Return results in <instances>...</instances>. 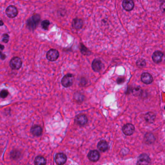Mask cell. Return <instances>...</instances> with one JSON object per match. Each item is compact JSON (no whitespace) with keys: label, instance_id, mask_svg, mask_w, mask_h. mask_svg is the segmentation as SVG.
<instances>
[{"label":"cell","instance_id":"obj_1","mask_svg":"<svg viewBox=\"0 0 165 165\" xmlns=\"http://www.w3.org/2000/svg\"><path fill=\"white\" fill-rule=\"evenodd\" d=\"M40 20V15L38 14H35L31 18H29L27 20V27L30 30H35L39 23Z\"/></svg>","mask_w":165,"mask_h":165},{"label":"cell","instance_id":"obj_2","mask_svg":"<svg viewBox=\"0 0 165 165\" xmlns=\"http://www.w3.org/2000/svg\"><path fill=\"white\" fill-rule=\"evenodd\" d=\"M74 80V76L72 74H68L62 78V84L65 88L70 87L72 85Z\"/></svg>","mask_w":165,"mask_h":165},{"label":"cell","instance_id":"obj_3","mask_svg":"<svg viewBox=\"0 0 165 165\" xmlns=\"http://www.w3.org/2000/svg\"><path fill=\"white\" fill-rule=\"evenodd\" d=\"M22 65V62L21 59L18 57H14L10 62V66L12 69L18 70L21 68Z\"/></svg>","mask_w":165,"mask_h":165},{"label":"cell","instance_id":"obj_4","mask_svg":"<svg viewBox=\"0 0 165 165\" xmlns=\"http://www.w3.org/2000/svg\"><path fill=\"white\" fill-rule=\"evenodd\" d=\"M59 56V53L58 51L55 49H51L48 50L46 55L47 59L51 62L55 61L58 58Z\"/></svg>","mask_w":165,"mask_h":165},{"label":"cell","instance_id":"obj_5","mask_svg":"<svg viewBox=\"0 0 165 165\" xmlns=\"http://www.w3.org/2000/svg\"><path fill=\"white\" fill-rule=\"evenodd\" d=\"M67 156L65 153H60L56 155L55 156V161L58 165H63L66 163Z\"/></svg>","mask_w":165,"mask_h":165},{"label":"cell","instance_id":"obj_6","mask_svg":"<svg viewBox=\"0 0 165 165\" xmlns=\"http://www.w3.org/2000/svg\"><path fill=\"white\" fill-rule=\"evenodd\" d=\"M6 14L10 18H14L18 15V11L15 6L10 5L6 8Z\"/></svg>","mask_w":165,"mask_h":165},{"label":"cell","instance_id":"obj_7","mask_svg":"<svg viewBox=\"0 0 165 165\" xmlns=\"http://www.w3.org/2000/svg\"><path fill=\"white\" fill-rule=\"evenodd\" d=\"M151 159L149 156L145 153L140 155L138 159L137 164L138 165H147L150 164Z\"/></svg>","mask_w":165,"mask_h":165},{"label":"cell","instance_id":"obj_8","mask_svg":"<svg viewBox=\"0 0 165 165\" xmlns=\"http://www.w3.org/2000/svg\"><path fill=\"white\" fill-rule=\"evenodd\" d=\"M122 130L124 134L126 136H130L135 131V127L131 123H127L123 126Z\"/></svg>","mask_w":165,"mask_h":165},{"label":"cell","instance_id":"obj_9","mask_svg":"<svg viewBox=\"0 0 165 165\" xmlns=\"http://www.w3.org/2000/svg\"><path fill=\"white\" fill-rule=\"evenodd\" d=\"M75 122L79 125L83 126L87 123L88 119L84 114H78L76 117Z\"/></svg>","mask_w":165,"mask_h":165},{"label":"cell","instance_id":"obj_10","mask_svg":"<svg viewBox=\"0 0 165 165\" xmlns=\"http://www.w3.org/2000/svg\"><path fill=\"white\" fill-rule=\"evenodd\" d=\"M103 67V63L99 59H95L92 63V68L95 72L100 71Z\"/></svg>","mask_w":165,"mask_h":165},{"label":"cell","instance_id":"obj_11","mask_svg":"<svg viewBox=\"0 0 165 165\" xmlns=\"http://www.w3.org/2000/svg\"><path fill=\"white\" fill-rule=\"evenodd\" d=\"M88 158L92 162H96L100 158V153L96 150L91 151L88 154Z\"/></svg>","mask_w":165,"mask_h":165},{"label":"cell","instance_id":"obj_12","mask_svg":"<svg viewBox=\"0 0 165 165\" xmlns=\"http://www.w3.org/2000/svg\"><path fill=\"white\" fill-rule=\"evenodd\" d=\"M122 6L126 11H130L134 7V3L132 0H123Z\"/></svg>","mask_w":165,"mask_h":165},{"label":"cell","instance_id":"obj_13","mask_svg":"<svg viewBox=\"0 0 165 165\" xmlns=\"http://www.w3.org/2000/svg\"><path fill=\"white\" fill-rule=\"evenodd\" d=\"M31 133L34 136L38 137L42 135L43 129L40 126L38 125H35L32 126L31 128Z\"/></svg>","mask_w":165,"mask_h":165},{"label":"cell","instance_id":"obj_14","mask_svg":"<svg viewBox=\"0 0 165 165\" xmlns=\"http://www.w3.org/2000/svg\"><path fill=\"white\" fill-rule=\"evenodd\" d=\"M141 80L143 82L146 84H150L153 81L152 75L148 73H143L141 75Z\"/></svg>","mask_w":165,"mask_h":165},{"label":"cell","instance_id":"obj_15","mask_svg":"<svg viewBox=\"0 0 165 165\" xmlns=\"http://www.w3.org/2000/svg\"><path fill=\"white\" fill-rule=\"evenodd\" d=\"M163 53L160 51H155L152 55V59L155 63H160L163 57Z\"/></svg>","mask_w":165,"mask_h":165},{"label":"cell","instance_id":"obj_16","mask_svg":"<svg viewBox=\"0 0 165 165\" xmlns=\"http://www.w3.org/2000/svg\"><path fill=\"white\" fill-rule=\"evenodd\" d=\"M83 25L82 20L80 18H74L72 22V26L75 29H80Z\"/></svg>","mask_w":165,"mask_h":165},{"label":"cell","instance_id":"obj_17","mask_svg":"<svg viewBox=\"0 0 165 165\" xmlns=\"http://www.w3.org/2000/svg\"><path fill=\"white\" fill-rule=\"evenodd\" d=\"M97 148L100 151L105 152L108 149V145L107 141L102 140L99 141L97 145Z\"/></svg>","mask_w":165,"mask_h":165},{"label":"cell","instance_id":"obj_18","mask_svg":"<svg viewBox=\"0 0 165 165\" xmlns=\"http://www.w3.org/2000/svg\"><path fill=\"white\" fill-rule=\"evenodd\" d=\"M155 115L152 112H149L146 113L145 116V119L149 123H153L155 121Z\"/></svg>","mask_w":165,"mask_h":165},{"label":"cell","instance_id":"obj_19","mask_svg":"<svg viewBox=\"0 0 165 165\" xmlns=\"http://www.w3.org/2000/svg\"><path fill=\"white\" fill-rule=\"evenodd\" d=\"M47 161L45 158L42 156H38L35 160V164L36 165H46Z\"/></svg>","mask_w":165,"mask_h":165},{"label":"cell","instance_id":"obj_20","mask_svg":"<svg viewBox=\"0 0 165 165\" xmlns=\"http://www.w3.org/2000/svg\"><path fill=\"white\" fill-rule=\"evenodd\" d=\"M132 92L134 96H140L142 93V90L140 86H136L132 89Z\"/></svg>","mask_w":165,"mask_h":165},{"label":"cell","instance_id":"obj_21","mask_svg":"<svg viewBox=\"0 0 165 165\" xmlns=\"http://www.w3.org/2000/svg\"><path fill=\"white\" fill-rule=\"evenodd\" d=\"M146 142L151 144L155 141V138L152 134H147L145 136Z\"/></svg>","mask_w":165,"mask_h":165},{"label":"cell","instance_id":"obj_22","mask_svg":"<svg viewBox=\"0 0 165 165\" xmlns=\"http://www.w3.org/2000/svg\"><path fill=\"white\" fill-rule=\"evenodd\" d=\"M146 64V63L145 60L143 59H139L136 63L137 66L140 68H143L145 66Z\"/></svg>","mask_w":165,"mask_h":165},{"label":"cell","instance_id":"obj_23","mask_svg":"<svg viewBox=\"0 0 165 165\" xmlns=\"http://www.w3.org/2000/svg\"><path fill=\"white\" fill-rule=\"evenodd\" d=\"M50 25V22L48 20H45L41 23V26L44 30H47L48 29V27Z\"/></svg>","mask_w":165,"mask_h":165},{"label":"cell","instance_id":"obj_24","mask_svg":"<svg viewBox=\"0 0 165 165\" xmlns=\"http://www.w3.org/2000/svg\"><path fill=\"white\" fill-rule=\"evenodd\" d=\"M80 50L83 54L85 55H88L91 54V52L89 51L84 46L81 44V47H80Z\"/></svg>","mask_w":165,"mask_h":165},{"label":"cell","instance_id":"obj_25","mask_svg":"<svg viewBox=\"0 0 165 165\" xmlns=\"http://www.w3.org/2000/svg\"><path fill=\"white\" fill-rule=\"evenodd\" d=\"M8 93H8L7 90H3L0 93V96L2 98H5L8 96Z\"/></svg>","mask_w":165,"mask_h":165},{"label":"cell","instance_id":"obj_26","mask_svg":"<svg viewBox=\"0 0 165 165\" xmlns=\"http://www.w3.org/2000/svg\"><path fill=\"white\" fill-rule=\"evenodd\" d=\"M9 36L7 34H5L3 35V42L5 43H7L9 41Z\"/></svg>","mask_w":165,"mask_h":165},{"label":"cell","instance_id":"obj_27","mask_svg":"<svg viewBox=\"0 0 165 165\" xmlns=\"http://www.w3.org/2000/svg\"><path fill=\"white\" fill-rule=\"evenodd\" d=\"M117 83L118 84H121V83H123L125 81V79L123 78H122V77H120V78H119L117 79Z\"/></svg>","mask_w":165,"mask_h":165},{"label":"cell","instance_id":"obj_28","mask_svg":"<svg viewBox=\"0 0 165 165\" xmlns=\"http://www.w3.org/2000/svg\"><path fill=\"white\" fill-rule=\"evenodd\" d=\"M160 9L163 13L164 12V11H165V2H162V3L161 4Z\"/></svg>","mask_w":165,"mask_h":165},{"label":"cell","instance_id":"obj_29","mask_svg":"<svg viewBox=\"0 0 165 165\" xmlns=\"http://www.w3.org/2000/svg\"><path fill=\"white\" fill-rule=\"evenodd\" d=\"M5 57H6V56L5 55V54H2L1 55V58L2 59V60H4L5 59Z\"/></svg>","mask_w":165,"mask_h":165},{"label":"cell","instance_id":"obj_30","mask_svg":"<svg viewBox=\"0 0 165 165\" xmlns=\"http://www.w3.org/2000/svg\"><path fill=\"white\" fill-rule=\"evenodd\" d=\"M5 48V47H4V46H3V45H1V44H0V50H3Z\"/></svg>","mask_w":165,"mask_h":165},{"label":"cell","instance_id":"obj_31","mask_svg":"<svg viewBox=\"0 0 165 165\" xmlns=\"http://www.w3.org/2000/svg\"><path fill=\"white\" fill-rule=\"evenodd\" d=\"M3 21H2V20H0V26H2L3 25Z\"/></svg>","mask_w":165,"mask_h":165},{"label":"cell","instance_id":"obj_32","mask_svg":"<svg viewBox=\"0 0 165 165\" xmlns=\"http://www.w3.org/2000/svg\"><path fill=\"white\" fill-rule=\"evenodd\" d=\"M158 1H159V2H165V1H165V0H158Z\"/></svg>","mask_w":165,"mask_h":165},{"label":"cell","instance_id":"obj_33","mask_svg":"<svg viewBox=\"0 0 165 165\" xmlns=\"http://www.w3.org/2000/svg\"><path fill=\"white\" fill-rule=\"evenodd\" d=\"M1 55V51H0V55Z\"/></svg>","mask_w":165,"mask_h":165}]
</instances>
